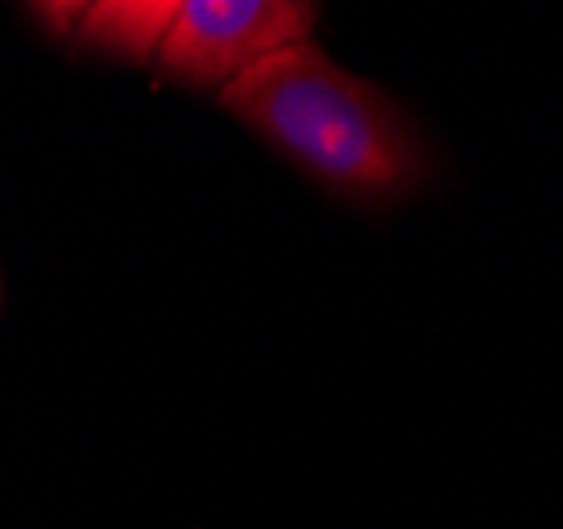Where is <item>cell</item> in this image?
<instances>
[{"label":"cell","instance_id":"cell-1","mask_svg":"<svg viewBox=\"0 0 563 529\" xmlns=\"http://www.w3.org/2000/svg\"><path fill=\"white\" fill-rule=\"evenodd\" d=\"M221 107L313 183L356 203H395L423 178L420 140L402 111L313 38L225 85Z\"/></svg>","mask_w":563,"mask_h":529},{"label":"cell","instance_id":"cell-3","mask_svg":"<svg viewBox=\"0 0 563 529\" xmlns=\"http://www.w3.org/2000/svg\"><path fill=\"white\" fill-rule=\"evenodd\" d=\"M174 0H128V4H89L85 9V38L102 52L128 59H153L162 47Z\"/></svg>","mask_w":563,"mask_h":529},{"label":"cell","instance_id":"cell-2","mask_svg":"<svg viewBox=\"0 0 563 529\" xmlns=\"http://www.w3.org/2000/svg\"><path fill=\"white\" fill-rule=\"evenodd\" d=\"M318 4L301 0H178L153 64L169 81L233 85L263 59L310 43Z\"/></svg>","mask_w":563,"mask_h":529}]
</instances>
